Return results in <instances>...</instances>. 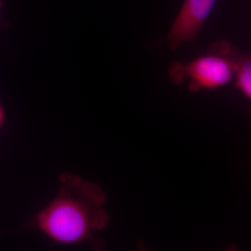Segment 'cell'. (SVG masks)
<instances>
[{
	"label": "cell",
	"instance_id": "6da1fadb",
	"mask_svg": "<svg viewBox=\"0 0 251 251\" xmlns=\"http://www.w3.org/2000/svg\"><path fill=\"white\" fill-rule=\"evenodd\" d=\"M58 194L36 216V226L49 239L63 244L90 241L103 229L108 218L103 208L105 194L98 185L77 175L59 176Z\"/></svg>",
	"mask_w": 251,
	"mask_h": 251
},
{
	"label": "cell",
	"instance_id": "7a4b0ae2",
	"mask_svg": "<svg viewBox=\"0 0 251 251\" xmlns=\"http://www.w3.org/2000/svg\"><path fill=\"white\" fill-rule=\"evenodd\" d=\"M239 53L226 41L213 43L204 55L187 62H175L168 77L175 85L187 82L190 90H214L227 85L235 75Z\"/></svg>",
	"mask_w": 251,
	"mask_h": 251
},
{
	"label": "cell",
	"instance_id": "3957f363",
	"mask_svg": "<svg viewBox=\"0 0 251 251\" xmlns=\"http://www.w3.org/2000/svg\"><path fill=\"white\" fill-rule=\"evenodd\" d=\"M217 0H184V4L167 36L172 50L197 37Z\"/></svg>",
	"mask_w": 251,
	"mask_h": 251
},
{
	"label": "cell",
	"instance_id": "277c9868",
	"mask_svg": "<svg viewBox=\"0 0 251 251\" xmlns=\"http://www.w3.org/2000/svg\"><path fill=\"white\" fill-rule=\"evenodd\" d=\"M234 77L237 88L251 100V53L240 54Z\"/></svg>",
	"mask_w": 251,
	"mask_h": 251
},
{
	"label": "cell",
	"instance_id": "5b68a950",
	"mask_svg": "<svg viewBox=\"0 0 251 251\" xmlns=\"http://www.w3.org/2000/svg\"><path fill=\"white\" fill-rule=\"evenodd\" d=\"M5 120V112L2 104L0 102V129L4 125Z\"/></svg>",
	"mask_w": 251,
	"mask_h": 251
},
{
	"label": "cell",
	"instance_id": "8992f818",
	"mask_svg": "<svg viewBox=\"0 0 251 251\" xmlns=\"http://www.w3.org/2000/svg\"><path fill=\"white\" fill-rule=\"evenodd\" d=\"M1 6H2V1L0 0V10L1 9Z\"/></svg>",
	"mask_w": 251,
	"mask_h": 251
}]
</instances>
